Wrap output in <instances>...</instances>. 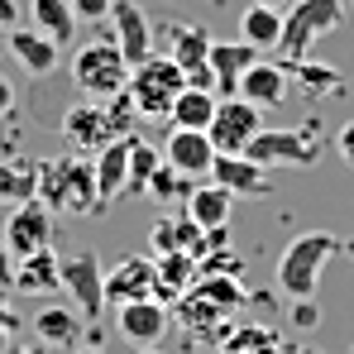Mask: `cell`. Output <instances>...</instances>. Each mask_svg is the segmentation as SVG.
Here are the masks:
<instances>
[{
    "label": "cell",
    "instance_id": "obj_1",
    "mask_svg": "<svg viewBox=\"0 0 354 354\" xmlns=\"http://www.w3.org/2000/svg\"><path fill=\"white\" fill-rule=\"evenodd\" d=\"M139 115L134 111V101H129V91H120V96H111V101H82V106H67L58 120L62 139L72 144V153H101L111 139H120V134H129V120Z\"/></svg>",
    "mask_w": 354,
    "mask_h": 354
},
{
    "label": "cell",
    "instance_id": "obj_2",
    "mask_svg": "<svg viewBox=\"0 0 354 354\" xmlns=\"http://www.w3.org/2000/svg\"><path fill=\"white\" fill-rule=\"evenodd\" d=\"M39 201H44L48 211H62V216H86V211H101L91 158H86V153L39 158Z\"/></svg>",
    "mask_w": 354,
    "mask_h": 354
},
{
    "label": "cell",
    "instance_id": "obj_3",
    "mask_svg": "<svg viewBox=\"0 0 354 354\" xmlns=\"http://www.w3.org/2000/svg\"><path fill=\"white\" fill-rule=\"evenodd\" d=\"M340 254V239L330 235V230H306V235H297L288 249H283V259H278V288L288 297H316L321 288V273H326V263Z\"/></svg>",
    "mask_w": 354,
    "mask_h": 354
},
{
    "label": "cell",
    "instance_id": "obj_4",
    "mask_svg": "<svg viewBox=\"0 0 354 354\" xmlns=\"http://www.w3.org/2000/svg\"><path fill=\"white\" fill-rule=\"evenodd\" d=\"M182 86H187V72L168 53H153V58L129 67V86L124 91H129L139 120H163L168 124V111H173L177 96H182Z\"/></svg>",
    "mask_w": 354,
    "mask_h": 354
},
{
    "label": "cell",
    "instance_id": "obj_5",
    "mask_svg": "<svg viewBox=\"0 0 354 354\" xmlns=\"http://www.w3.org/2000/svg\"><path fill=\"white\" fill-rule=\"evenodd\" d=\"M340 24H345V0H297L283 15V44H278L283 62L311 58V48L326 34H335Z\"/></svg>",
    "mask_w": 354,
    "mask_h": 354
},
{
    "label": "cell",
    "instance_id": "obj_6",
    "mask_svg": "<svg viewBox=\"0 0 354 354\" xmlns=\"http://www.w3.org/2000/svg\"><path fill=\"white\" fill-rule=\"evenodd\" d=\"M72 82H77V91L91 96V101L120 96V91L129 86V62H124L115 39H106V44H82L77 58H72Z\"/></svg>",
    "mask_w": 354,
    "mask_h": 354
},
{
    "label": "cell",
    "instance_id": "obj_7",
    "mask_svg": "<svg viewBox=\"0 0 354 354\" xmlns=\"http://www.w3.org/2000/svg\"><path fill=\"white\" fill-rule=\"evenodd\" d=\"M244 158H254L259 168H311L321 158V149H316L311 129H268L263 124L244 144Z\"/></svg>",
    "mask_w": 354,
    "mask_h": 354
},
{
    "label": "cell",
    "instance_id": "obj_8",
    "mask_svg": "<svg viewBox=\"0 0 354 354\" xmlns=\"http://www.w3.org/2000/svg\"><path fill=\"white\" fill-rule=\"evenodd\" d=\"M58 273H62V292L72 297V306L96 321L106 311V268H101V259L91 249L67 254V259H58Z\"/></svg>",
    "mask_w": 354,
    "mask_h": 354
},
{
    "label": "cell",
    "instance_id": "obj_9",
    "mask_svg": "<svg viewBox=\"0 0 354 354\" xmlns=\"http://www.w3.org/2000/svg\"><path fill=\"white\" fill-rule=\"evenodd\" d=\"M259 129H263V111H259L254 101H244V96L216 101V115H211V124H206L216 153H244V144H249Z\"/></svg>",
    "mask_w": 354,
    "mask_h": 354
},
{
    "label": "cell",
    "instance_id": "obj_10",
    "mask_svg": "<svg viewBox=\"0 0 354 354\" xmlns=\"http://www.w3.org/2000/svg\"><path fill=\"white\" fill-rule=\"evenodd\" d=\"M48 244H53V211H48L39 196L10 206V221H5V249H10L15 259L39 254V249H48Z\"/></svg>",
    "mask_w": 354,
    "mask_h": 354
},
{
    "label": "cell",
    "instance_id": "obj_11",
    "mask_svg": "<svg viewBox=\"0 0 354 354\" xmlns=\"http://www.w3.org/2000/svg\"><path fill=\"white\" fill-rule=\"evenodd\" d=\"M173 321L192 335V340H216V345L235 330V311H230V306H221V301H211V297L196 292V288L173 306Z\"/></svg>",
    "mask_w": 354,
    "mask_h": 354
},
{
    "label": "cell",
    "instance_id": "obj_12",
    "mask_svg": "<svg viewBox=\"0 0 354 354\" xmlns=\"http://www.w3.org/2000/svg\"><path fill=\"white\" fill-rule=\"evenodd\" d=\"M168 321H173V306H168V301H158V297H139V301L115 306L120 335H124L129 345H139V350L158 345V340H163V330H168Z\"/></svg>",
    "mask_w": 354,
    "mask_h": 354
},
{
    "label": "cell",
    "instance_id": "obj_13",
    "mask_svg": "<svg viewBox=\"0 0 354 354\" xmlns=\"http://www.w3.org/2000/svg\"><path fill=\"white\" fill-rule=\"evenodd\" d=\"M158 153H163L168 168L187 173L192 182H206L211 177V163H216V144H211L206 129H168V139H163Z\"/></svg>",
    "mask_w": 354,
    "mask_h": 354
},
{
    "label": "cell",
    "instance_id": "obj_14",
    "mask_svg": "<svg viewBox=\"0 0 354 354\" xmlns=\"http://www.w3.org/2000/svg\"><path fill=\"white\" fill-rule=\"evenodd\" d=\"M239 96H244V101H254L259 111L283 106V101L292 96V72H288V62L254 58L249 67H244V77H239Z\"/></svg>",
    "mask_w": 354,
    "mask_h": 354
},
{
    "label": "cell",
    "instance_id": "obj_15",
    "mask_svg": "<svg viewBox=\"0 0 354 354\" xmlns=\"http://www.w3.org/2000/svg\"><path fill=\"white\" fill-rule=\"evenodd\" d=\"M201 278V259L192 249H168V254H153V297L177 306L182 297L196 288Z\"/></svg>",
    "mask_w": 354,
    "mask_h": 354
},
{
    "label": "cell",
    "instance_id": "obj_16",
    "mask_svg": "<svg viewBox=\"0 0 354 354\" xmlns=\"http://www.w3.org/2000/svg\"><path fill=\"white\" fill-rule=\"evenodd\" d=\"M111 29H115V44L124 62L134 67V62L153 58V29H149V15L134 5V0H111Z\"/></svg>",
    "mask_w": 354,
    "mask_h": 354
},
{
    "label": "cell",
    "instance_id": "obj_17",
    "mask_svg": "<svg viewBox=\"0 0 354 354\" xmlns=\"http://www.w3.org/2000/svg\"><path fill=\"white\" fill-rule=\"evenodd\" d=\"M34 335L48 345V350H77L82 335H86V316L77 306H62V301H48L34 311Z\"/></svg>",
    "mask_w": 354,
    "mask_h": 354
},
{
    "label": "cell",
    "instance_id": "obj_18",
    "mask_svg": "<svg viewBox=\"0 0 354 354\" xmlns=\"http://www.w3.org/2000/svg\"><path fill=\"white\" fill-rule=\"evenodd\" d=\"M134 139H139V134H120V139H111L101 153H91V173H96V196H101V206L115 201V196H124V177H129Z\"/></svg>",
    "mask_w": 354,
    "mask_h": 354
},
{
    "label": "cell",
    "instance_id": "obj_19",
    "mask_svg": "<svg viewBox=\"0 0 354 354\" xmlns=\"http://www.w3.org/2000/svg\"><path fill=\"white\" fill-rule=\"evenodd\" d=\"M211 182H221L225 192H235V201H239V196H268V192H273L268 168H259V163L244 158V153H216V163H211Z\"/></svg>",
    "mask_w": 354,
    "mask_h": 354
},
{
    "label": "cell",
    "instance_id": "obj_20",
    "mask_svg": "<svg viewBox=\"0 0 354 354\" xmlns=\"http://www.w3.org/2000/svg\"><path fill=\"white\" fill-rule=\"evenodd\" d=\"M5 48L15 53V62H19L29 77H48L62 62V48L48 34H39L34 24H29V29H5Z\"/></svg>",
    "mask_w": 354,
    "mask_h": 354
},
{
    "label": "cell",
    "instance_id": "obj_21",
    "mask_svg": "<svg viewBox=\"0 0 354 354\" xmlns=\"http://www.w3.org/2000/svg\"><path fill=\"white\" fill-rule=\"evenodd\" d=\"M163 53L192 77V72H206L211 62H206V53H211V34H206V24H187V19H177V24H168L163 29Z\"/></svg>",
    "mask_w": 354,
    "mask_h": 354
},
{
    "label": "cell",
    "instance_id": "obj_22",
    "mask_svg": "<svg viewBox=\"0 0 354 354\" xmlns=\"http://www.w3.org/2000/svg\"><path fill=\"white\" fill-rule=\"evenodd\" d=\"M139 297H153V259L129 254L106 273V306H124V301H139Z\"/></svg>",
    "mask_w": 354,
    "mask_h": 354
},
{
    "label": "cell",
    "instance_id": "obj_23",
    "mask_svg": "<svg viewBox=\"0 0 354 354\" xmlns=\"http://www.w3.org/2000/svg\"><path fill=\"white\" fill-rule=\"evenodd\" d=\"M10 288L24 297H48L62 288V273H58V254H53V244L48 249H39V254H24V259H15V273H10Z\"/></svg>",
    "mask_w": 354,
    "mask_h": 354
},
{
    "label": "cell",
    "instance_id": "obj_24",
    "mask_svg": "<svg viewBox=\"0 0 354 354\" xmlns=\"http://www.w3.org/2000/svg\"><path fill=\"white\" fill-rule=\"evenodd\" d=\"M230 211H235V192H225V187L211 182V177L187 192V221L201 225V230H221V225L230 221Z\"/></svg>",
    "mask_w": 354,
    "mask_h": 354
},
{
    "label": "cell",
    "instance_id": "obj_25",
    "mask_svg": "<svg viewBox=\"0 0 354 354\" xmlns=\"http://www.w3.org/2000/svg\"><path fill=\"white\" fill-rule=\"evenodd\" d=\"M259 58V48H249L244 39H235V44H216L211 39V53H206V62H211V77H216V96L225 101V96H239V77H244V67Z\"/></svg>",
    "mask_w": 354,
    "mask_h": 354
},
{
    "label": "cell",
    "instance_id": "obj_26",
    "mask_svg": "<svg viewBox=\"0 0 354 354\" xmlns=\"http://www.w3.org/2000/svg\"><path fill=\"white\" fill-rule=\"evenodd\" d=\"M239 39L249 44V48H259V53H273L278 44H283V10H273V5H244V15H239Z\"/></svg>",
    "mask_w": 354,
    "mask_h": 354
},
{
    "label": "cell",
    "instance_id": "obj_27",
    "mask_svg": "<svg viewBox=\"0 0 354 354\" xmlns=\"http://www.w3.org/2000/svg\"><path fill=\"white\" fill-rule=\"evenodd\" d=\"M288 72H292V82L311 96V101H330V96L345 91V77H340V67H330V62L297 58V62H288Z\"/></svg>",
    "mask_w": 354,
    "mask_h": 354
},
{
    "label": "cell",
    "instance_id": "obj_28",
    "mask_svg": "<svg viewBox=\"0 0 354 354\" xmlns=\"http://www.w3.org/2000/svg\"><path fill=\"white\" fill-rule=\"evenodd\" d=\"M39 196V158H0V206Z\"/></svg>",
    "mask_w": 354,
    "mask_h": 354
},
{
    "label": "cell",
    "instance_id": "obj_29",
    "mask_svg": "<svg viewBox=\"0 0 354 354\" xmlns=\"http://www.w3.org/2000/svg\"><path fill=\"white\" fill-rule=\"evenodd\" d=\"M29 19H34V29L48 34L58 48L72 44V34H77V10H72V0H29Z\"/></svg>",
    "mask_w": 354,
    "mask_h": 354
},
{
    "label": "cell",
    "instance_id": "obj_30",
    "mask_svg": "<svg viewBox=\"0 0 354 354\" xmlns=\"http://www.w3.org/2000/svg\"><path fill=\"white\" fill-rule=\"evenodd\" d=\"M149 249H153V254H168V249H192V254L201 259V249H206V230H201V225H192V221L158 216V221H153V230H149Z\"/></svg>",
    "mask_w": 354,
    "mask_h": 354
},
{
    "label": "cell",
    "instance_id": "obj_31",
    "mask_svg": "<svg viewBox=\"0 0 354 354\" xmlns=\"http://www.w3.org/2000/svg\"><path fill=\"white\" fill-rule=\"evenodd\" d=\"M221 354H288V345H283V335H278L273 326L244 321V326H235V330L221 340Z\"/></svg>",
    "mask_w": 354,
    "mask_h": 354
},
{
    "label": "cell",
    "instance_id": "obj_32",
    "mask_svg": "<svg viewBox=\"0 0 354 354\" xmlns=\"http://www.w3.org/2000/svg\"><path fill=\"white\" fill-rule=\"evenodd\" d=\"M216 91H201V86H182V96L173 101V111H168V124L173 129H206L211 115H216Z\"/></svg>",
    "mask_w": 354,
    "mask_h": 354
},
{
    "label": "cell",
    "instance_id": "obj_33",
    "mask_svg": "<svg viewBox=\"0 0 354 354\" xmlns=\"http://www.w3.org/2000/svg\"><path fill=\"white\" fill-rule=\"evenodd\" d=\"M158 163H163V153H158L153 144L134 139V153H129V177H124V196H144V192H149V177L158 173Z\"/></svg>",
    "mask_w": 354,
    "mask_h": 354
},
{
    "label": "cell",
    "instance_id": "obj_34",
    "mask_svg": "<svg viewBox=\"0 0 354 354\" xmlns=\"http://www.w3.org/2000/svg\"><path fill=\"white\" fill-rule=\"evenodd\" d=\"M196 292H206L211 301H221V306H230V311L244 306V283H239L235 273H201V278H196Z\"/></svg>",
    "mask_w": 354,
    "mask_h": 354
},
{
    "label": "cell",
    "instance_id": "obj_35",
    "mask_svg": "<svg viewBox=\"0 0 354 354\" xmlns=\"http://www.w3.org/2000/svg\"><path fill=\"white\" fill-rule=\"evenodd\" d=\"M196 182L187 173H177V168H168V163H158V173L149 177V192L144 196H153V201H187V192H192Z\"/></svg>",
    "mask_w": 354,
    "mask_h": 354
},
{
    "label": "cell",
    "instance_id": "obj_36",
    "mask_svg": "<svg viewBox=\"0 0 354 354\" xmlns=\"http://www.w3.org/2000/svg\"><path fill=\"white\" fill-rule=\"evenodd\" d=\"M292 326H297V330H316V326H321V306H316V297H292Z\"/></svg>",
    "mask_w": 354,
    "mask_h": 354
},
{
    "label": "cell",
    "instance_id": "obj_37",
    "mask_svg": "<svg viewBox=\"0 0 354 354\" xmlns=\"http://www.w3.org/2000/svg\"><path fill=\"white\" fill-rule=\"evenodd\" d=\"M15 330H19V316H15V306H10V292L0 288V354L15 345Z\"/></svg>",
    "mask_w": 354,
    "mask_h": 354
},
{
    "label": "cell",
    "instance_id": "obj_38",
    "mask_svg": "<svg viewBox=\"0 0 354 354\" xmlns=\"http://www.w3.org/2000/svg\"><path fill=\"white\" fill-rule=\"evenodd\" d=\"M77 19H111V0H72Z\"/></svg>",
    "mask_w": 354,
    "mask_h": 354
},
{
    "label": "cell",
    "instance_id": "obj_39",
    "mask_svg": "<svg viewBox=\"0 0 354 354\" xmlns=\"http://www.w3.org/2000/svg\"><path fill=\"white\" fill-rule=\"evenodd\" d=\"M335 153H340V158H345V163L354 168V120L345 124V129H340V134H335Z\"/></svg>",
    "mask_w": 354,
    "mask_h": 354
},
{
    "label": "cell",
    "instance_id": "obj_40",
    "mask_svg": "<svg viewBox=\"0 0 354 354\" xmlns=\"http://www.w3.org/2000/svg\"><path fill=\"white\" fill-rule=\"evenodd\" d=\"M10 111H15V82L0 77V115H10Z\"/></svg>",
    "mask_w": 354,
    "mask_h": 354
},
{
    "label": "cell",
    "instance_id": "obj_41",
    "mask_svg": "<svg viewBox=\"0 0 354 354\" xmlns=\"http://www.w3.org/2000/svg\"><path fill=\"white\" fill-rule=\"evenodd\" d=\"M10 273H15V254H10L5 239H0V288H10Z\"/></svg>",
    "mask_w": 354,
    "mask_h": 354
},
{
    "label": "cell",
    "instance_id": "obj_42",
    "mask_svg": "<svg viewBox=\"0 0 354 354\" xmlns=\"http://www.w3.org/2000/svg\"><path fill=\"white\" fill-rule=\"evenodd\" d=\"M5 354H53V350H48L44 340H29V345H10Z\"/></svg>",
    "mask_w": 354,
    "mask_h": 354
},
{
    "label": "cell",
    "instance_id": "obj_43",
    "mask_svg": "<svg viewBox=\"0 0 354 354\" xmlns=\"http://www.w3.org/2000/svg\"><path fill=\"white\" fill-rule=\"evenodd\" d=\"M0 29H15V0H0Z\"/></svg>",
    "mask_w": 354,
    "mask_h": 354
},
{
    "label": "cell",
    "instance_id": "obj_44",
    "mask_svg": "<svg viewBox=\"0 0 354 354\" xmlns=\"http://www.w3.org/2000/svg\"><path fill=\"white\" fill-rule=\"evenodd\" d=\"M77 354H106L101 345H77Z\"/></svg>",
    "mask_w": 354,
    "mask_h": 354
},
{
    "label": "cell",
    "instance_id": "obj_45",
    "mask_svg": "<svg viewBox=\"0 0 354 354\" xmlns=\"http://www.w3.org/2000/svg\"><path fill=\"white\" fill-rule=\"evenodd\" d=\"M259 5H273V10H278V5H288V0H259Z\"/></svg>",
    "mask_w": 354,
    "mask_h": 354
},
{
    "label": "cell",
    "instance_id": "obj_46",
    "mask_svg": "<svg viewBox=\"0 0 354 354\" xmlns=\"http://www.w3.org/2000/svg\"><path fill=\"white\" fill-rule=\"evenodd\" d=\"M345 254H350V259H354V239H350V244H345Z\"/></svg>",
    "mask_w": 354,
    "mask_h": 354
},
{
    "label": "cell",
    "instance_id": "obj_47",
    "mask_svg": "<svg viewBox=\"0 0 354 354\" xmlns=\"http://www.w3.org/2000/svg\"><path fill=\"white\" fill-rule=\"evenodd\" d=\"M139 354H158V350H139Z\"/></svg>",
    "mask_w": 354,
    "mask_h": 354
},
{
    "label": "cell",
    "instance_id": "obj_48",
    "mask_svg": "<svg viewBox=\"0 0 354 354\" xmlns=\"http://www.w3.org/2000/svg\"><path fill=\"white\" fill-rule=\"evenodd\" d=\"M350 10H354V0H350Z\"/></svg>",
    "mask_w": 354,
    "mask_h": 354
},
{
    "label": "cell",
    "instance_id": "obj_49",
    "mask_svg": "<svg viewBox=\"0 0 354 354\" xmlns=\"http://www.w3.org/2000/svg\"><path fill=\"white\" fill-rule=\"evenodd\" d=\"M350 354H354V345H350Z\"/></svg>",
    "mask_w": 354,
    "mask_h": 354
}]
</instances>
